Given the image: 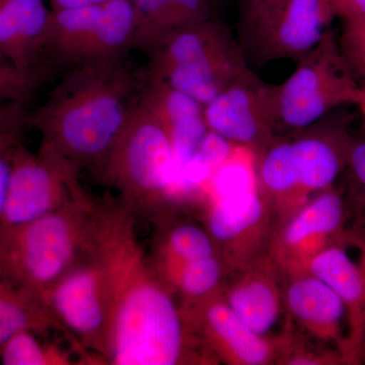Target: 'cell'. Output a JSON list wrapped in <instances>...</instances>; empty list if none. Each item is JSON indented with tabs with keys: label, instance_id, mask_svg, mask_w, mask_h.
<instances>
[{
	"label": "cell",
	"instance_id": "6",
	"mask_svg": "<svg viewBox=\"0 0 365 365\" xmlns=\"http://www.w3.org/2000/svg\"><path fill=\"white\" fill-rule=\"evenodd\" d=\"M279 86H273L276 130L299 132L336 108L356 104L360 85L332 30Z\"/></svg>",
	"mask_w": 365,
	"mask_h": 365
},
{
	"label": "cell",
	"instance_id": "11",
	"mask_svg": "<svg viewBox=\"0 0 365 365\" xmlns=\"http://www.w3.org/2000/svg\"><path fill=\"white\" fill-rule=\"evenodd\" d=\"M180 307L190 331L217 364H280L287 331L274 337L255 332L228 306L222 288L205 299Z\"/></svg>",
	"mask_w": 365,
	"mask_h": 365
},
{
	"label": "cell",
	"instance_id": "16",
	"mask_svg": "<svg viewBox=\"0 0 365 365\" xmlns=\"http://www.w3.org/2000/svg\"><path fill=\"white\" fill-rule=\"evenodd\" d=\"M336 18L330 0H287L262 46L256 66L297 60L323 40Z\"/></svg>",
	"mask_w": 365,
	"mask_h": 365
},
{
	"label": "cell",
	"instance_id": "8",
	"mask_svg": "<svg viewBox=\"0 0 365 365\" xmlns=\"http://www.w3.org/2000/svg\"><path fill=\"white\" fill-rule=\"evenodd\" d=\"M73 165L52 151H31L23 143L14 153L1 228L33 222L88 196Z\"/></svg>",
	"mask_w": 365,
	"mask_h": 365
},
{
	"label": "cell",
	"instance_id": "36",
	"mask_svg": "<svg viewBox=\"0 0 365 365\" xmlns=\"http://www.w3.org/2000/svg\"><path fill=\"white\" fill-rule=\"evenodd\" d=\"M355 106H357V108H359L365 125V85L360 86L359 98H357Z\"/></svg>",
	"mask_w": 365,
	"mask_h": 365
},
{
	"label": "cell",
	"instance_id": "35",
	"mask_svg": "<svg viewBox=\"0 0 365 365\" xmlns=\"http://www.w3.org/2000/svg\"><path fill=\"white\" fill-rule=\"evenodd\" d=\"M26 114L25 105L4 104L0 105V125L6 123L11 120Z\"/></svg>",
	"mask_w": 365,
	"mask_h": 365
},
{
	"label": "cell",
	"instance_id": "13",
	"mask_svg": "<svg viewBox=\"0 0 365 365\" xmlns=\"http://www.w3.org/2000/svg\"><path fill=\"white\" fill-rule=\"evenodd\" d=\"M346 208L340 192L330 188L309 199L274 234L270 255L284 276L307 273L323 250L352 237L344 232Z\"/></svg>",
	"mask_w": 365,
	"mask_h": 365
},
{
	"label": "cell",
	"instance_id": "15",
	"mask_svg": "<svg viewBox=\"0 0 365 365\" xmlns=\"http://www.w3.org/2000/svg\"><path fill=\"white\" fill-rule=\"evenodd\" d=\"M284 278L287 281L283 282V306L290 318L314 339L335 344L347 360L343 329L346 309L340 297L313 274H299Z\"/></svg>",
	"mask_w": 365,
	"mask_h": 365
},
{
	"label": "cell",
	"instance_id": "2",
	"mask_svg": "<svg viewBox=\"0 0 365 365\" xmlns=\"http://www.w3.org/2000/svg\"><path fill=\"white\" fill-rule=\"evenodd\" d=\"M29 124L41 148L97 175L138 103L146 74L126 55L71 66Z\"/></svg>",
	"mask_w": 365,
	"mask_h": 365
},
{
	"label": "cell",
	"instance_id": "12",
	"mask_svg": "<svg viewBox=\"0 0 365 365\" xmlns=\"http://www.w3.org/2000/svg\"><path fill=\"white\" fill-rule=\"evenodd\" d=\"M203 112L209 131L257 157L277 139L273 85L253 69L204 106Z\"/></svg>",
	"mask_w": 365,
	"mask_h": 365
},
{
	"label": "cell",
	"instance_id": "22",
	"mask_svg": "<svg viewBox=\"0 0 365 365\" xmlns=\"http://www.w3.org/2000/svg\"><path fill=\"white\" fill-rule=\"evenodd\" d=\"M256 170L259 189L272 210L277 230L309 201L295 173L290 140L276 139L257 157Z\"/></svg>",
	"mask_w": 365,
	"mask_h": 365
},
{
	"label": "cell",
	"instance_id": "19",
	"mask_svg": "<svg viewBox=\"0 0 365 365\" xmlns=\"http://www.w3.org/2000/svg\"><path fill=\"white\" fill-rule=\"evenodd\" d=\"M51 9L45 0H0V61L43 66Z\"/></svg>",
	"mask_w": 365,
	"mask_h": 365
},
{
	"label": "cell",
	"instance_id": "1",
	"mask_svg": "<svg viewBox=\"0 0 365 365\" xmlns=\"http://www.w3.org/2000/svg\"><path fill=\"white\" fill-rule=\"evenodd\" d=\"M90 251L102 266L109 292L106 364H217L190 331L175 295L138 241L136 213L119 198L95 203Z\"/></svg>",
	"mask_w": 365,
	"mask_h": 365
},
{
	"label": "cell",
	"instance_id": "38",
	"mask_svg": "<svg viewBox=\"0 0 365 365\" xmlns=\"http://www.w3.org/2000/svg\"><path fill=\"white\" fill-rule=\"evenodd\" d=\"M359 360V364H364V362H365V331L364 337H362L361 344H360Z\"/></svg>",
	"mask_w": 365,
	"mask_h": 365
},
{
	"label": "cell",
	"instance_id": "31",
	"mask_svg": "<svg viewBox=\"0 0 365 365\" xmlns=\"http://www.w3.org/2000/svg\"><path fill=\"white\" fill-rule=\"evenodd\" d=\"M339 45L349 66L365 76V18L343 21Z\"/></svg>",
	"mask_w": 365,
	"mask_h": 365
},
{
	"label": "cell",
	"instance_id": "24",
	"mask_svg": "<svg viewBox=\"0 0 365 365\" xmlns=\"http://www.w3.org/2000/svg\"><path fill=\"white\" fill-rule=\"evenodd\" d=\"M215 255V244L207 230L192 223H178L158 235L150 262L160 279L169 288L182 266Z\"/></svg>",
	"mask_w": 365,
	"mask_h": 365
},
{
	"label": "cell",
	"instance_id": "9",
	"mask_svg": "<svg viewBox=\"0 0 365 365\" xmlns=\"http://www.w3.org/2000/svg\"><path fill=\"white\" fill-rule=\"evenodd\" d=\"M46 304L86 361L106 364L110 329V299L102 266L93 254L64 276Z\"/></svg>",
	"mask_w": 365,
	"mask_h": 365
},
{
	"label": "cell",
	"instance_id": "40",
	"mask_svg": "<svg viewBox=\"0 0 365 365\" xmlns=\"http://www.w3.org/2000/svg\"><path fill=\"white\" fill-rule=\"evenodd\" d=\"M0 276H2V272H1V266H0Z\"/></svg>",
	"mask_w": 365,
	"mask_h": 365
},
{
	"label": "cell",
	"instance_id": "37",
	"mask_svg": "<svg viewBox=\"0 0 365 365\" xmlns=\"http://www.w3.org/2000/svg\"><path fill=\"white\" fill-rule=\"evenodd\" d=\"M361 213H360L359 217H360V222H359V227L360 230H361V232H364L362 235H360L359 239L360 241H365V199L364 201V205L361 206Z\"/></svg>",
	"mask_w": 365,
	"mask_h": 365
},
{
	"label": "cell",
	"instance_id": "10",
	"mask_svg": "<svg viewBox=\"0 0 365 365\" xmlns=\"http://www.w3.org/2000/svg\"><path fill=\"white\" fill-rule=\"evenodd\" d=\"M207 202V232L227 273L241 271L270 254L276 223L259 185Z\"/></svg>",
	"mask_w": 365,
	"mask_h": 365
},
{
	"label": "cell",
	"instance_id": "29",
	"mask_svg": "<svg viewBox=\"0 0 365 365\" xmlns=\"http://www.w3.org/2000/svg\"><path fill=\"white\" fill-rule=\"evenodd\" d=\"M29 124V114L23 115L0 125V230L6 207L7 190L11 179V165L16 148L23 143L24 130Z\"/></svg>",
	"mask_w": 365,
	"mask_h": 365
},
{
	"label": "cell",
	"instance_id": "17",
	"mask_svg": "<svg viewBox=\"0 0 365 365\" xmlns=\"http://www.w3.org/2000/svg\"><path fill=\"white\" fill-rule=\"evenodd\" d=\"M139 102L167 131L179 174L196 155L207 134L203 106L173 86L148 78L144 83Z\"/></svg>",
	"mask_w": 365,
	"mask_h": 365
},
{
	"label": "cell",
	"instance_id": "7",
	"mask_svg": "<svg viewBox=\"0 0 365 365\" xmlns=\"http://www.w3.org/2000/svg\"><path fill=\"white\" fill-rule=\"evenodd\" d=\"M133 33L134 13L130 0L51 9L46 63L73 66L124 54L131 48Z\"/></svg>",
	"mask_w": 365,
	"mask_h": 365
},
{
	"label": "cell",
	"instance_id": "32",
	"mask_svg": "<svg viewBox=\"0 0 365 365\" xmlns=\"http://www.w3.org/2000/svg\"><path fill=\"white\" fill-rule=\"evenodd\" d=\"M346 167L349 168L354 179L365 189V139L350 141Z\"/></svg>",
	"mask_w": 365,
	"mask_h": 365
},
{
	"label": "cell",
	"instance_id": "27",
	"mask_svg": "<svg viewBox=\"0 0 365 365\" xmlns=\"http://www.w3.org/2000/svg\"><path fill=\"white\" fill-rule=\"evenodd\" d=\"M39 334L25 331L16 334L0 349V362L4 365H71L73 359L58 345L39 339Z\"/></svg>",
	"mask_w": 365,
	"mask_h": 365
},
{
	"label": "cell",
	"instance_id": "21",
	"mask_svg": "<svg viewBox=\"0 0 365 365\" xmlns=\"http://www.w3.org/2000/svg\"><path fill=\"white\" fill-rule=\"evenodd\" d=\"M131 48L151 54L189 26L215 16V0H130Z\"/></svg>",
	"mask_w": 365,
	"mask_h": 365
},
{
	"label": "cell",
	"instance_id": "14",
	"mask_svg": "<svg viewBox=\"0 0 365 365\" xmlns=\"http://www.w3.org/2000/svg\"><path fill=\"white\" fill-rule=\"evenodd\" d=\"M234 274L222 287L228 306L252 330L267 336L284 307V275L270 254Z\"/></svg>",
	"mask_w": 365,
	"mask_h": 365
},
{
	"label": "cell",
	"instance_id": "34",
	"mask_svg": "<svg viewBox=\"0 0 365 365\" xmlns=\"http://www.w3.org/2000/svg\"><path fill=\"white\" fill-rule=\"evenodd\" d=\"M51 9H74V7H83L97 6L105 4L110 0H48Z\"/></svg>",
	"mask_w": 365,
	"mask_h": 365
},
{
	"label": "cell",
	"instance_id": "25",
	"mask_svg": "<svg viewBox=\"0 0 365 365\" xmlns=\"http://www.w3.org/2000/svg\"><path fill=\"white\" fill-rule=\"evenodd\" d=\"M287 0H240L237 39L250 64L256 66L259 53Z\"/></svg>",
	"mask_w": 365,
	"mask_h": 365
},
{
	"label": "cell",
	"instance_id": "5",
	"mask_svg": "<svg viewBox=\"0 0 365 365\" xmlns=\"http://www.w3.org/2000/svg\"><path fill=\"white\" fill-rule=\"evenodd\" d=\"M177 163L167 131L137 103L96 177L136 213L177 198Z\"/></svg>",
	"mask_w": 365,
	"mask_h": 365
},
{
	"label": "cell",
	"instance_id": "4",
	"mask_svg": "<svg viewBox=\"0 0 365 365\" xmlns=\"http://www.w3.org/2000/svg\"><path fill=\"white\" fill-rule=\"evenodd\" d=\"M146 78L207 105L252 69L237 36L216 14L189 26L150 55Z\"/></svg>",
	"mask_w": 365,
	"mask_h": 365
},
{
	"label": "cell",
	"instance_id": "18",
	"mask_svg": "<svg viewBox=\"0 0 365 365\" xmlns=\"http://www.w3.org/2000/svg\"><path fill=\"white\" fill-rule=\"evenodd\" d=\"M307 273L324 281L340 297L346 309V357L359 364L365 331V271L346 253L343 244L328 247L309 263Z\"/></svg>",
	"mask_w": 365,
	"mask_h": 365
},
{
	"label": "cell",
	"instance_id": "39",
	"mask_svg": "<svg viewBox=\"0 0 365 365\" xmlns=\"http://www.w3.org/2000/svg\"><path fill=\"white\" fill-rule=\"evenodd\" d=\"M361 247L364 252H362L361 261H360L359 265L361 266L362 269L365 271V241L362 242Z\"/></svg>",
	"mask_w": 365,
	"mask_h": 365
},
{
	"label": "cell",
	"instance_id": "20",
	"mask_svg": "<svg viewBox=\"0 0 365 365\" xmlns=\"http://www.w3.org/2000/svg\"><path fill=\"white\" fill-rule=\"evenodd\" d=\"M290 140L295 173L302 188L311 196L332 188L346 167L350 139L337 129L317 127L299 131Z\"/></svg>",
	"mask_w": 365,
	"mask_h": 365
},
{
	"label": "cell",
	"instance_id": "30",
	"mask_svg": "<svg viewBox=\"0 0 365 365\" xmlns=\"http://www.w3.org/2000/svg\"><path fill=\"white\" fill-rule=\"evenodd\" d=\"M287 345L279 364L289 365H338L348 364L347 360L337 349L307 345L306 341L287 328Z\"/></svg>",
	"mask_w": 365,
	"mask_h": 365
},
{
	"label": "cell",
	"instance_id": "33",
	"mask_svg": "<svg viewBox=\"0 0 365 365\" xmlns=\"http://www.w3.org/2000/svg\"><path fill=\"white\" fill-rule=\"evenodd\" d=\"M336 16L342 21L365 18V0H330Z\"/></svg>",
	"mask_w": 365,
	"mask_h": 365
},
{
	"label": "cell",
	"instance_id": "23",
	"mask_svg": "<svg viewBox=\"0 0 365 365\" xmlns=\"http://www.w3.org/2000/svg\"><path fill=\"white\" fill-rule=\"evenodd\" d=\"M51 330L64 332L45 300L0 276V349L16 334L31 331L44 335Z\"/></svg>",
	"mask_w": 365,
	"mask_h": 365
},
{
	"label": "cell",
	"instance_id": "28",
	"mask_svg": "<svg viewBox=\"0 0 365 365\" xmlns=\"http://www.w3.org/2000/svg\"><path fill=\"white\" fill-rule=\"evenodd\" d=\"M54 72L50 64L20 67L0 61V105H25L53 78Z\"/></svg>",
	"mask_w": 365,
	"mask_h": 365
},
{
	"label": "cell",
	"instance_id": "26",
	"mask_svg": "<svg viewBox=\"0 0 365 365\" xmlns=\"http://www.w3.org/2000/svg\"><path fill=\"white\" fill-rule=\"evenodd\" d=\"M227 273L222 261L215 255L182 266L170 282L169 289L181 297L180 306L191 304L222 289Z\"/></svg>",
	"mask_w": 365,
	"mask_h": 365
},
{
	"label": "cell",
	"instance_id": "3",
	"mask_svg": "<svg viewBox=\"0 0 365 365\" xmlns=\"http://www.w3.org/2000/svg\"><path fill=\"white\" fill-rule=\"evenodd\" d=\"M95 203L86 196L33 222L1 228L2 276L46 302L53 287L88 256Z\"/></svg>",
	"mask_w": 365,
	"mask_h": 365
}]
</instances>
